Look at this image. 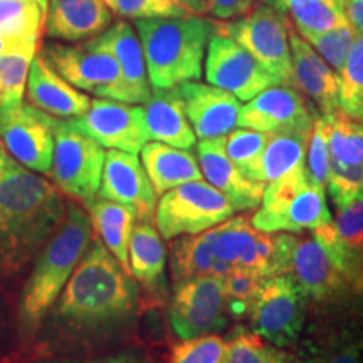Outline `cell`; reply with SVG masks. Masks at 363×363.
<instances>
[{
  "label": "cell",
  "instance_id": "1",
  "mask_svg": "<svg viewBox=\"0 0 363 363\" xmlns=\"http://www.w3.org/2000/svg\"><path fill=\"white\" fill-rule=\"evenodd\" d=\"M67 214L61 190L9 155H0V272L29 264Z\"/></svg>",
  "mask_w": 363,
  "mask_h": 363
},
{
  "label": "cell",
  "instance_id": "2",
  "mask_svg": "<svg viewBox=\"0 0 363 363\" xmlns=\"http://www.w3.org/2000/svg\"><path fill=\"white\" fill-rule=\"evenodd\" d=\"M136 301L133 276L94 239L62 289L56 313L67 323L94 328L130 318Z\"/></svg>",
  "mask_w": 363,
  "mask_h": 363
},
{
  "label": "cell",
  "instance_id": "3",
  "mask_svg": "<svg viewBox=\"0 0 363 363\" xmlns=\"http://www.w3.org/2000/svg\"><path fill=\"white\" fill-rule=\"evenodd\" d=\"M142 40L152 89H170L187 81H199L203 57L216 22L201 16L160 17L135 21Z\"/></svg>",
  "mask_w": 363,
  "mask_h": 363
},
{
  "label": "cell",
  "instance_id": "4",
  "mask_svg": "<svg viewBox=\"0 0 363 363\" xmlns=\"http://www.w3.org/2000/svg\"><path fill=\"white\" fill-rule=\"evenodd\" d=\"M91 235V217L79 207L67 206L65 220L39 252L26 283L19 308L22 325L34 328L43 321L88 251Z\"/></svg>",
  "mask_w": 363,
  "mask_h": 363
},
{
  "label": "cell",
  "instance_id": "5",
  "mask_svg": "<svg viewBox=\"0 0 363 363\" xmlns=\"http://www.w3.org/2000/svg\"><path fill=\"white\" fill-rule=\"evenodd\" d=\"M252 225L264 233H303L328 224L325 189L313 184L306 165L271 182L262 195V206L251 216Z\"/></svg>",
  "mask_w": 363,
  "mask_h": 363
},
{
  "label": "cell",
  "instance_id": "6",
  "mask_svg": "<svg viewBox=\"0 0 363 363\" xmlns=\"http://www.w3.org/2000/svg\"><path fill=\"white\" fill-rule=\"evenodd\" d=\"M106 152L72 118H57L51 177L61 194L89 203L98 197Z\"/></svg>",
  "mask_w": 363,
  "mask_h": 363
},
{
  "label": "cell",
  "instance_id": "7",
  "mask_svg": "<svg viewBox=\"0 0 363 363\" xmlns=\"http://www.w3.org/2000/svg\"><path fill=\"white\" fill-rule=\"evenodd\" d=\"M235 207L208 182L194 180L160 195L155 224L163 239L202 234L235 214Z\"/></svg>",
  "mask_w": 363,
  "mask_h": 363
},
{
  "label": "cell",
  "instance_id": "8",
  "mask_svg": "<svg viewBox=\"0 0 363 363\" xmlns=\"http://www.w3.org/2000/svg\"><path fill=\"white\" fill-rule=\"evenodd\" d=\"M216 30L246 48L278 84H294L288 19L269 4H261L235 21L216 22Z\"/></svg>",
  "mask_w": 363,
  "mask_h": 363
},
{
  "label": "cell",
  "instance_id": "9",
  "mask_svg": "<svg viewBox=\"0 0 363 363\" xmlns=\"http://www.w3.org/2000/svg\"><path fill=\"white\" fill-rule=\"evenodd\" d=\"M56 121L30 103H0V142L21 165L51 174Z\"/></svg>",
  "mask_w": 363,
  "mask_h": 363
},
{
  "label": "cell",
  "instance_id": "10",
  "mask_svg": "<svg viewBox=\"0 0 363 363\" xmlns=\"http://www.w3.org/2000/svg\"><path fill=\"white\" fill-rule=\"evenodd\" d=\"M43 56L67 83L98 98L121 101V71L111 52L79 43L49 40Z\"/></svg>",
  "mask_w": 363,
  "mask_h": 363
},
{
  "label": "cell",
  "instance_id": "11",
  "mask_svg": "<svg viewBox=\"0 0 363 363\" xmlns=\"http://www.w3.org/2000/svg\"><path fill=\"white\" fill-rule=\"evenodd\" d=\"M330 150L328 187L331 201L342 208L363 194V121L342 108L323 116Z\"/></svg>",
  "mask_w": 363,
  "mask_h": 363
},
{
  "label": "cell",
  "instance_id": "12",
  "mask_svg": "<svg viewBox=\"0 0 363 363\" xmlns=\"http://www.w3.org/2000/svg\"><path fill=\"white\" fill-rule=\"evenodd\" d=\"M305 320V294L288 274L262 281L251 308L252 331L283 348L296 342Z\"/></svg>",
  "mask_w": 363,
  "mask_h": 363
},
{
  "label": "cell",
  "instance_id": "13",
  "mask_svg": "<svg viewBox=\"0 0 363 363\" xmlns=\"http://www.w3.org/2000/svg\"><path fill=\"white\" fill-rule=\"evenodd\" d=\"M203 74L208 84L229 91L240 101H249L271 86H278L246 48L217 30L208 39Z\"/></svg>",
  "mask_w": 363,
  "mask_h": 363
},
{
  "label": "cell",
  "instance_id": "14",
  "mask_svg": "<svg viewBox=\"0 0 363 363\" xmlns=\"http://www.w3.org/2000/svg\"><path fill=\"white\" fill-rule=\"evenodd\" d=\"M169 318L179 338H192L222 330L229 320L224 281L216 276H206L175 286Z\"/></svg>",
  "mask_w": 363,
  "mask_h": 363
},
{
  "label": "cell",
  "instance_id": "15",
  "mask_svg": "<svg viewBox=\"0 0 363 363\" xmlns=\"http://www.w3.org/2000/svg\"><path fill=\"white\" fill-rule=\"evenodd\" d=\"M72 120L104 148L123 150L138 155L150 142L142 104L106 98L93 99L89 110Z\"/></svg>",
  "mask_w": 363,
  "mask_h": 363
},
{
  "label": "cell",
  "instance_id": "16",
  "mask_svg": "<svg viewBox=\"0 0 363 363\" xmlns=\"http://www.w3.org/2000/svg\"><path fill=\"white\" fill-rule=\"evenodd\" d=\"M316 116L301 93L288 84L271 86L240 108L238 126L262 133H310Z\"/></svg>",
  "mask_w": 363,
  "mask_h": 363
},
{
  "label": "cell",
  "instance_id": "17",
  "mask_svg": "<svg viewBox=\"0 0 363 363\" xmlns=\"http://www.w3.org/2000/svg\"><path fill=\"white\" fill-rule=\"evenodd\" d=\"M98 197L128 206L142 222L155 219L158 195L136 153L108 150Z\"/></svg>",
  "mask_w": 363,
  "mask_h": 363
},
{
  "label": "cell",
  "instance_id": "18",
  "mask_svg": "<svg viewBox=\"0 0 363 363\" xmlns=\"http://www.w3.org/2000/svg\"><path fill=\"white\" fill-rule=\"evenodd\" d=\"M313 235L323 244L331 259L337 262L348 286L363 289V194L338 208L328 224L313 229Z\"/></svg>",
  "mask_w": 363,
  "mask_h": 363
},
{
  "label": "cell",
  "instance_id": "19",
  "mask_svg": "<svg viewBox=\"0 0 363 363\" xmlns=\"http://www.w3.org/2000/svg\"><path fill=\"white\" fill-rule=\"evenodd\" d=\"M89 45L111 52L121 71V101L145 104L152 96L147 61L138 33L128 21H118L96 38L84 40Z\"/></svg>",
  "mask_w": 363,
  "mask_h": 363
},
{
  "label": "cell",
  "instance_id": "20",
  "mask_svg": "<svg viewBox=\"0 0 363 363\" xmlns=\"http://www.w3.org/2000/svg\"><path fill=\"white\" fill-rule=\"evenodd\" d=\"M194 133L201 140L225 136L238 126L240 99L217 86L187 81L177 86Z\"/></svg>",
  "mask_w": 363,
  "mask_h": 363
},
{
  "label": "cell",
  "instance_id": "21",
  "mask_svg": "<svg viewBox=\"0 0 363 363\" xmlns=\"http://www.w3.org/2000/svg\"><path fill=\"white\" fill-rule=\"evenodd\" d=\"M305 296L326 299L342 293L348 283L337 262L315 235H296L289 252L288 271Z\"/></svg>",
  "mask_w": 363,
  "mask_h": 363
},
{
  "label": "cell",
  "instance_id": "22",
  "mask_svg": "<svg viewBox=\"0 0 363 363\" xmlns=\"http://www.w3.org/2000/svg\"><path fill=\"white\" fill-rule=\"evenodd\" d=\"M197 160L206 180L229 199L235 211H249L262 202L266 184L251 180L234 165L225 153V136L201 140Z\"/></svg>",
  "mask_w": 363,
  "mask_h": 363
},
{
  "label": "cell",
  "instance_id": "23",
  "mask_svg": "<svg viewBox=\"0 0 363 363\" xmlns=\"http://www.w3.org/2000/svg\"><path fill=\"white\" fill-rule=\"evenodd\" d=\"M293 61V83L318 104L325 115L340 108V74L301 38L288 21Z\"/></svg>",
  "mask_w": 363,
  "mask_h": 363
},
{
  "label": "cell",
  "instance_id": "24",
  "mask_svg": "<svg viewBox=\"0 0 363 363\" xmlns=\"http://www.w3.org/2000/svg\"><path fill=\"white\" fill-rule=\"evenodd\" d=\"M27 99L54 118H78L89 110L91 99L67 83L43 54H35L27 78Z\"/></svg>",
  "mask_w": 363,
  "mask_h": 363
},
{
  "label": "cell",
  "instance_id": "25",
  "mask_svg": "<svg viewBox=\"0 0 363 363\" xmlns=\"http://www.w3.org/2000/svg\"><path fill=\"white\" fill-rule=\"evenodd\" d=\"M113 22L104 0H49L45 33L51 39L76 43L96 38Z\"/></svg>",
  "mask_w": 363,
  "mask_h": 363
},
{
  "label": "cell",
  "instance_id": "26",
  "mask_svg": "<svg viewBox=\"0 0 363 363\" xmlns=\"http://www.w3.org/2000/svg\"><path fill=\"white\" fill-rule=\"evenodd\" d=\"M143 108L150 140L184 150L194 147L197 136L177 86L170 89H153Z\"/></svg>",
  "mask_w": 363,
  "mask_h": 363
},
{
  "label": "cell",
  "instance_id": "27",
  "mask_svg": "<svg viewBox=\"0 0 363 363\" xmlns=\"http://www.w3.org/2000/svg\"><path fill=\"white\" fill-rule=\"evenodd\" d=\"M257 230L259 229L252 225L251 216H238L229 217L222 224L206 230V235L216 259L262 276V267L256 249Z\"/></svg>",
  "mask_w": 363,
  "mask_h": 363
},
{
  "label": "cell",
  "instance_id": "28",
  "mask_svg": "<svg viewBox=\"0 0 363 363\" xmlns=\"http://www.w3.org/2000/svg\"><path fill=\"white\" fill-rule=\"evenodd\" d=\"M140 153L157 195H163L187 182L202 180L199 160L189 150L160 142H148Z\"/></svg>",
  "mask_w": 363,
  "mask_h": 363
},
{
  "label": "cell",
  "instance_id": "29",
  "mask_svg": "<svg viewBox=\"0 0 363 363\" xmlns=\"http://www.w3.org/2000/svg\"><path fill=\"white\" fill-rule=\"evenodd\" d=\"M86 206L89 208L91 222L99 235V240L123 266V269L131 274L128 249L131 233L138 220L136 214L128 206L101 197H96Z\"/></svg>",
  "mask_w": 363,
  "mask_h": 363
},
{
  "label": "cell",
  "instance_id": "30",
  "mask_svg": "<svg viewBox=\"0 0 363 363\" xmlns=\"http://www.w3.org/2000/svg\"><path fill=\"white\" fill-rule=\"evenodd\" d=\"M128 259L131 276L143 288L150 291H157L162 288L167 251L155 225L142 220L135 224L130 239Z\"/></svg>",
  "mask_w": 363,
  "mask_h": 363
},
{
  "label": "cell",
  "instance_id": "31",
  "mask_svg": "<svg viewBox=\"0 0 363 363\" xmlns=\"http://www.w3.org/2000/svg\"><path fill=\"white\" fill-rule=\"evenodd\" d=\"M267 4L283 13L305 39L348 21L345 0H271Z\"/></svg>",
  "mask_w": 363,
  "mask_h": 363
},
{
  "label": "cell",
  "instance_id": "32",
  "mask_svg": "<svg viewBox=\"0 0 363 363\" xmlns=\"http://www.w3.org/2000/svg\"><path fill=\"white\" fill-rule=\"evenodd\" d=\"M310 133H269L264 152L249 174V179L271 184L296 167L305 165Z\"/></svg>",
  "mask_w": 363,
  "mask_h": 363
},
{
  "label": "cell",
  "instance_id": "33",
  "mask_svg": "<svg viewBox=\"0 0 363 363\" xmlns=\"http://www.w3.org/2000/svg\"><path fill=\"white\" fill-rule=\"evenodd\" d=\"M214 251L206 233L180 235L170 246V272L174 288L190 279L212 276Z\"/></svg>",
  "mask_w": 363,
  "mask_h": 363
},
{
  "label": "cell",
  "instance_id": "34",
  "mask_svg": "<svg viewBox=\"0 0 363 363\" xmlns=\"http://www.w3.org/2000/svg\"><path fill=\"white\" fill-rule=\"evenodd\" d=\"M48 7V0H0V34L40 40Z\"/></svg>",
  "mask_w": 363,
  "mask_h": 363
},
{
  "label": "cell",
  "instance_id": "35",
  "mask_svg": "<svg viewBox=\"0 0 363 363\" xmlns=\"http://www.w3.org/2000/svg\"><path fill=\"white\" fill-rule=\"evenodd\" d=\"M340 108L363 121V33H357L353 48L340 71Z\"/></svg>",
  "mask_w": 363,
  "mask_h": 363
},
{
  "label": "cell",
  "instance_id": "36",
  "mask_svg": "<svg viewBox=\"0 0 363 363\" xmlns=\"http://www.w3.org/2000/svg\"><path fill=\"white\" fill-rule=\"evenodd\" d=\"M39 43H27L0 56V79L4 86L2 103H22L30 65Z\"/></svg>",
  "mask_w": 363,
  "mask_h": 363
},
{
  "label": "cell",
  "instance_id": "37",
  "mask_svg": "<svg viewBox=\"0 0 363 363\" xmlns=\"http://www.w3.org/2000/svg\"><path fill=\"white\" fill-rule=\"evenodd\" d=\"M229 343L220 335L206 333L192 338H180L172 347L169 363H227Z\"/></svg>",
  "mask_w": 363,
  "mask_h": 363
},
{
  "label": "cell",
  "instance_id": "38",
  "mask_svg": "<svg viewBox=\"0 0 363 363\" xmlns=\"http://www.w3.org/2000/svg\"><path fill=\"white\" fill-rule=\"evenodd\" d=\"M264 278L257 272L234 267L224 279L225 305L229 316L242 318L251 313L252 303L256 299Z\"/></svg>",
  "mask_w": 363,
  "mask_h": 363
},
{
  "label": "cell",
  "instance_id": "39",
  "mask_svg": "<svg viewBox=\"0 0 363 363\" xmlns=\"http://www.w3.org/2000/svg\"><path fill=\"white\" fill-rule=\"evenodd\" d=\"M227 363H289V357L254 331H240L230 340Z\"/></svg>",
  "mask_w": 363,
  "mask_h": 363
},
{
  "label": "cell",
  "instance_id": "40",
  "mask_svg": "<svg viewBox=\"0 0 363 363\" xmlns=\"http://www.w3.org/2000/svg\"><path fill=\"white\" fill-rule=\"evenodd\" d=\"M358 30L352 26L350 21L343 22L333 29L325 30L316 35H311L306 39L315 51L325 59L328 65L338 72L343 69L345 61H347L348 54H350L353 43L357 39Z\"/></svg>",
  "mask_w": 363,
  "mask_h": 363
},
{
  "label": "cell",
  "instance_id": "41",
  "mask_svg": "<svg viewBox=\"0 0 363 363\" xmlns=\"http://www.w3.org/2000/svg\"><path fill=\"white\" fill-rule=\"evenodd\" d=\"M267 140H269V133H262V131L251 128L233 130L229 136H225V153L234 165L249 177L256 163L259 162Z\"/></svg>",
  "mask_w": 363,
  "mask_h": 363
},
{
  "label": "cell",
  "instance_id": "42",
  "mask_svg": "<svg viewBox=\"0 0 363 363\" xmlns=\"http://www.w3.org/2000/svg\"><path fill=\"white\" fill-rule=\"evenodd\" d=\"M108 7L121 19L131 21L184 17L192 13L177 0H111Z\"/></svg>",
  "mask_w": 363,
  "mask_h": 363
},
{
  "label": "cell",
  "instance_id": "43",
  "mask_svg": "<svg viewBox=\"0 0 363 363\" xmlns=\"http://www.w3.org/2000/svg\"><path fill=\"white\" fill-rule=\"evenodd\" d=\"M308 175L313 184L325 189L330 179V150L323 118H316L308 142Z\"/></svg>",
  "mask_w": 363,
  "mask_h": 363
},
{
  "label": "cell",
  "instance_id": "44",
  "mask_svg": "<svg viewBox=\"0 0 363 363\" xmlns=\"http://www.w3.org/2000/svg\"><path fill=\"white\" fill-rule=\"evenodd\" d=\"M212 16L220 21L235 19L252 11L254 0H207Z\"/></svg>",
  "mask_w": 363,
  "mask_h": 363
},
{
  "label": "cell",
  "instance_id": "45",
  "mask_svg": "<svg viewBox=\"0 0 363 363\" xmlns=\"http://www.w3.org/2000/svg\"><path fill=\"white\" fill-rule=\"evenodd\" d=\"M347 17L358 33H363V0H345Z\"/></svg>",
  "mask_w": 363,
  "mask_h": 363
},
{
  "label": "cell",
  "instance_id": "46",
  "mask_svg": "<svg viewBox=\"0 0 363 363\" xmlns=\"http://www.w3.org/2000/svg\"><path fill=\"white\" fill-rule=\"evenodd\" d=\"M27 43H40L39 39H30V38H13V35H6V34H0V56L6 54L12 49L19 48L22 44Z\"/></svg>",
  "mask_w": 363,
  "mask_h": 363
},
{
  "label": "cell",
  "instance_id": "47",
  "mask_svg": "<svg viewBox=\"0 0 363 363\" xmlns=\"http://www.w3.org/2000/svg\"><path fill=\"white\" fill-rule=\"evenodd\" d=\"M177 2L182 4V6L187 9L189 12L195 13V16H199V13H208V12H211L207 0H177Z\"/></svg>",
  "mask_w": 363,
  "mask_h": 363
},
{
  "label": "cell",
  "instance_id": "48",
  "mask_svg": "<svg viewBox=\"0 0 363 363\" xmlns=\"http://www.w3.org/2000/svg\"><path fill=\"white\" fill-rule=\"evenodd\" d=\"M72 363H140L138 360L131 357H111L101 358V360H89V362H72Z\"/></svg>",
  "mask_w": 363,
  "mask_h": 363
},
{
  "label": "cell",
  "instance_id": "49",
  "mask_svg": "<svg viewBox=\"0 0 363 363\" xmlns=\"http://www.w3.org/2000/svg\"><path fill=\"white\" fill-rule=\"evenodd\" d=\"M328 363H358V353L355 350H348L342 353V355L335 357Z\"/></svg>",
  "mask_w": 363,
  "mask_h": 363
},
{
  "label": "cell",
  "instance_id": "50",
  "mask_svg": "<svg viewBox=\"0 0 363 363\" xmlns=\"http://www.w3.org/2000/svg\"><path fill=\"white\" fill-rule=\"evenodd\" d=\"M4 98V86H2V79H0V103H2Z\"/></svg>",
  "mask_w": 363,
  "mask_h": 363
},
{
  "label": "cell",
  "instance_id": "51",
  "mask_svg": "<svg viewBox=\"0 0 363 363\" xmlns=\"http://www.w3.org/2000/svg\"><path fill=\"white\" fill-rule=\"evenodd\" d=\"M4 150H6V148H4V145H2V142H0V155H2V153H4Z\"/></svg>",
  "mask_w": 363,
  "mask_h": 363
},
{
  "label": "cell",
  "instance_id": "52",
  "mask_svg": "<svg viewBox=\"0 0 363 363\" xmlns=\"http://www.w3.org/2000/svg\"><path fill=\"white\" fill-rule=\"evenodd\" d=\"M104 2H106V4H110V2H111V0H104Z\"/></svg>",
  "mask_w": 363,
  "mask_h": 363
},
{
  "label": "cell",
  "instance_id": "53",
  "mask_svg": "<svg viewBox=\"0 0 363 363\" xmlns=\"http://www.w3.org/2000/svg\"><path fill=\"white\" fill-rule=\"evenodd\" d=\"M267 2H271V0H266V4H267Z\"/></svg>",
  "mask_w": 363,
  "mask_h": 363
}]
</instances>
